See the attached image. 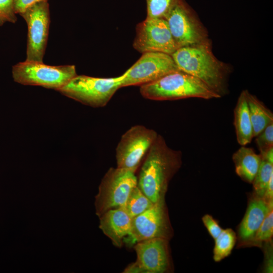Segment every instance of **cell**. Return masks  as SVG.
Segmentation results:
<instances>
[{"instance_id": "d6986e66", "label": "cell", "mask_w": 273, "mask_h": 273, "mask_svg": "<svg viewBox=\"0 0 273 273\" xmlns=\"http://www.w3.org/2000/svg\"><path fill=\"white\" fill-rule=\"evenodd\" d=\"M261 156L260 165L252 183L255 196L263 198L268 181L273 175V148Z\"/></svg>"}, {"instance_id": "f1b7e54d", "label": "cell", "mask_w": 273, "mask_h": 273, "mask_svg": "<svg viewBox=\"0 0 273 273\" xmlns=\"http://www.w3.org/2000/svg\"><path fill=\"white\" fill-rule=\"evenodd\" d=\"M263 198L266 202L273 201V175L270 178L264 195Z\"/></svg>"}, {"instance_id": "e0dca14e", "label": "cell", "mask_w": 273, "mask_h": 273, "mask_svg": "<svg viewBox=\"0 0 273 273\" xmlns=\"http://www.w3.org/2000/svg\"><path fill=\"white\" fill-rule=\"evenodd\" d=\"M234 126L238 143L241 146L250 143L253 138V134L246 99V90L240 94L235 108Z\"/></svg>"}, {"instance_id": "5b68a950", "label": "cell", "mask_w": 273, "mask_h": 273, "mask_svg": "<svg viewBox=\"0 0 273 273\" xmlns=\"http://www.w3.org/2000/svg\"><path fill=\"white\" fill-rule=\"evenodd\" d=\"M77 75L74 65L52 66L43 62L25 61L12 67L14 80L27 85L58 90Z\"/></svg>"}, {"instance_id": "30bf717a", "label": "cell", "mask_w": 273, "mask_h": 273, "mask_svg": "<svg viewBox=\"0 0 273 273\" xmlns=\"http://www.w3.org/2000/svg\"><path fill=\"white\" fill-rule=\"evenodd\" d=\"M177 70L172 56L160 52H146L124 72L121 87L142 85L154 82Z\"/></svg>"}, {"instance_id": "277c9868", "label": "cell", "mask_w": 273, "mask_h": 273, "mask_svg": "<svg viewBox=\"0 0 273 273\" xmlns=\"http://www.w3.org/2000/svg\"><path fill=\"white\" fill-rule=\"evenodd\" d=\"M122 75L112 78H99L77 75L59 88L62 95L93 107H102L121 87Z\"/></svg>"}, {"instance_id": "52a82bcc", "label": "cell", "mask_w": 273, "mask_h": 273, "mask_svg": "<svg viewBox=\"0 0 273 273\" xmlns=\"http://www.w3.org/2000/svg\"><path fill=\"white\" fill-rule=\"evenodd\" d=\"M158 135L154 130L143 125L129 128L122 135L116 149L117 167L135 173Z\"/></svg>"}, {"instance_id": "7c38bea8", "label": "cell", "mask_w": 273, "mask_h": 273, "mask_svg": "<svg viewBox=\"0 0 273 273\" xmlns=\"http://www.w3.org/2000/svg\"><path fill=\"white\" fill-rule=\"evenodd\" d=\"M164 18L178 48L205 41L202 29L184 0H175Z\"/></svg>"}, {"instance_id": "8992f818", "label": "cell", "mask_w": 273, "mask_h": 273, "mask_svg": "<svg viewBox=\"0 0 273 273\" xmlns=\"http://www.w3.org/2000/svg\"><path fill=\"white\" fill-rule=\"evenodd\" d=\"M138 178L133 171L122 168H110L104 176L96 197L97 214L124 207L127 199L137 186Z\"/></svg>"}, {"instance_id": "83f0119b", "label": "cell", "mask_w": 273, "mask_h": 273, "mask_svg": "<svg viewBox=\"0 0 273 273\" xmlns=\"http://www.w3.org/2000/svg\"><path fill=\"white\" fill-rule=\"evenodd\" d=\"M270 246L267 245L265 248V262L264 271L266 272H272V251Z\"/></svg>"}, {"instance_id": "cb8c5ba5", "label": "cell", "mask_w": 273, "mask_h": 273, "mask_svg": "<svg viewBox=\"0 0 273 273\" xmlns=\"http://www.w3.org/2000/svg\"><path fill=\"white\" fill-rule=\"evenodd\" d=\"M255 143L262 155L273 148V122L255 136Z\"/></svg>"}, {"instance_id": "8fae6325", "label": "cell", "mask_w": 273, "mask_h": 273, "mask_svg": "<svg viewBox=\"0 0 273 273\" xmlns=\"http://www.w3.org/2000/svg\"><path fill=\"white\" fill-rule=\"evenodd\" d=\"M133 47L141 53L160 52L172 55L178 47L166 21L162 18H148L136 27Z\"/></svg>"}, {"instance_id": "44dd1931", "label": "cell", "mask_w": 273, "mask_h": 273, "mask_svg": "<svg viewBox=\"0 0 273 273\" xmlns=\"http://www.w3.org/2000/svg\"><path fill=\"white\" fill-rule=\"evenodd\" d=\"M153 204L136 186L130 192L124 208L129 216L133 218L149 209Z\"/></svg>"}, {"instance_id": "2e32d148", "label": "cell", "mask_w": 273, "mask_h": 273, "mask_svg": "<svg viewBox=\"0 0 273 273\" xmlns=\"http://www.w3.org/2000/svg\"><path fill=\"white\" fill-rule=\"evenodd\" d=\"M232 158L237 174L243 180L252 183L260 165L261 155L251 148L242 146L234 153Z\"/></svg>"}, {"instance_id": "ffe728a7", "label": "cell", "mask_w": 273, "mask_h": 273, "mask_svg": "<svg viewBox=\"0 0 273 273\" xmlns=\"http://www.w3.org/2000/svg\"><path fill=\"white\" fill-rule=\"evenodd\" d=\"M237 237L231 229L222 230L220 234L214 239L213 259L219 262L230 255L236 242Z\"/></svg>"}, {"instance_id": "7402d4cb", "label": "cell", "mask_w": 273, "mask_h": 273, "mask_svg": "<svg viewBox=\"0 0 273 273\" xmlns=\"http://www.w3.org/2000/svg\"><path fill=\"white\" fill-rule=\"evenodd\" d=\"M175 0H146L148 18H164Z\"/></svg>"}, {"instance_id": "6da1fadb", "label": "cell", "mask_w": 273, "mask_h": 273, "mask_svg": "<svg viewBox=\"0 0 273 273\" xmlns=\"http://www.w3.org/2000/svg\"><path fill=\"white\" fill-rule=\"evenodd\" d=\"M181 152L169 148L158 134L141 166L137 186L154 204L165 200L170 181L182 163Z\"/></svg>"}, {"instance_id": "5bb4252c", "label": "cell", "mask_w": 273, "mask_h": 273, "mask_svg": "<svg viewBox=\"0 0 273 273\" xmlns=\"http://www.w3.org/2000/svg\"><path fill=\"white\" fill-rule=\"evenodd\" d=\"M100 228L116 247L121 248L131 234L132 219L124 207L109 210L100 216Z\"/></svg>"}, {"instance_id": "d4e9b609", "label": "cell", "mask_w": 273, "mask_h": 273, "mask_svg": "<svg viewBox=\"0 0 273 273\" xmlns=\"http://www.w3.org/2000/svg\"><path fill=\"white\" fill-rule=\"evenodd\" d=\"M17 20L13 0H0V26L7 22L15 23Z\"/></svg>"}, {"instance_id": "9c48e42d", "label": "cell", "mask_w": 273, "mask_h": 273, "mask_svg": "<svg viewBox=\"0 0 273 273\" xmlns=\"http://www.w3.org/2000/svg\"><path fill=\"white\" fill-rule=\"evenodd\" d=\"M28 27L26 61L43 62L50 24L48 1L37 3L20 15Z\"/></svg>"}, {"instance_id": "ba28073f", "label": "cell", "mask_w": 273, "mask_h": 273, "mask_svg": "<svg viewBox=\"0 0 273 273\" xmlns=\"http://www.w3.org/2000/svg\"><path fill=\"white\" fill-rule=\"evenodd\" d=\"M173 236L165 200L154 203L149 209L133 217L130 235L124 242L128 247L137 242L160 238L169 240Z\"/></svg>"}, {"instance_id": "7a4b0ae2", "label": "cell", "mask_w": 273, "mask_h": 273, "mask_svg": "<svg viewBox=\"0 0 273 273\" xmlns=\"http://www.w3.org/2000/svg\"><path fill=\"white\" fill-rule=\"evenodd\" d=\"M171 56L179 70L198 78L220 97L226 93V68L206 40L179 48Z\"/></svg>"}, {"instance_id": "3957f363", "label": "cell", "mask_w": 273, "mask_h": 273, "mask_svg": "<svg viewBox=\"0 0 273 273\" xmlns=\"http://www.w3.org/2000/svg\"><path fill=\"white\" fill-rule=\"evenodd\" d=\"M140 90L145 98L157 101L189 98L209 100L221 97L198 78L180 70L141 85Z\"/></svg>"}, {"instance_id": "9a60e30c", "label": "cell", "mask_w": 273, "mask_h": 273, "mask_svg": "<svg viewBox=\"0 0 273 273\" xmlns=\"http://www.w3.org/2000/svg\"><path fill=\"white\" fill-rule=\"evenodd\" d=\"M272 209L273 201L267 202L263 198L255 196L251 199L238 229V235L242 242H252L264 218Z\"/></svg>"}, {"instance_id": "ac0fdd59", "label": "cell", "mask_w": 273, "mask_h": 273, "mask_svg": "<svg viewBox=\"0 0 273 273\" xmlns=\"http://www.w3.org/2000/svg\"><path fill=\"white\" fill-rule=\"evenodd\" d=\"M246 99L254 138L273 122V114L262 102L248 90H246Z\"/></svg>"}, {"instance_id": "4316f807", "label": "cell", "mask_w": 273, "mask_h": 273, "mask_svg": "<svg viewBox=\"0 0 273 273\" xmlns=\"http://www.w3.org/2000/svg\"><path fill=\"white\" fill-rule=\"evenodd\" d=\"M48 0H13L14 10L16 14H21L31 6Z\"/></svg>"}, {"instance_id": "603a6c76", "label": "cell", "mask_w": 273, "mask_h": 273, "mask_svg": "<svg viewBox=\"0 0 273 273\" xmlns=\"http://www.w3.org/2000/svg\"><path fill=\"white\" fill-rule=\"evenodd\" d=\"M273 235V209L264 218L251 243H261L271 240Z\"/></svg>"}, {"instance_id": "4fadbf2b", "label": "cell", "mask_w": 273, "mask_h": 273, "mask_svg": "<svg viewBox=\"0 0 273 273\" xmlns=\"http://www.w3.org/2000/svg\"><path fill=\"white\" fill-rule=\"evenodd\" d=\"M169 240L156 238L137 242L133 247L141 273H164L171 268Z\"/></svg>"}, {"instance_id": "484cf974", "label": "cell", "mask_w": 273, "mask_h": 273, "mask_svg": "<svg viewBox=\"0 0 273 273\" xmlns=\"http://www.w3.org/2000/svg\"><path fill=\"white\" fill-rule=\"evenodd\" d=\"M202 221L211 237L215 239L223 229L218 222L209 214H205L202 218Z\"/></svg>"}]
</instances>
